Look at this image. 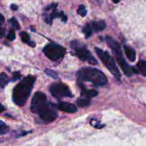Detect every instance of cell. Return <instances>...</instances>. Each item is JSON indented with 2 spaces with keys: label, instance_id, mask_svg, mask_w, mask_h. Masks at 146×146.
Wrapping results in <instances>:
<instances>
[{
  "label": "cell",
  "instance_id": "cell-13",
  "mask_svg": "<svg viewBox=\"0 0 146 146\" xmlns=\"http://www.w3.org/2000/svg\"><path fill=\"white\" fill-rule=\"evenodd\" d=\"M92 30L96 31V32H100V31L103 30L106 27V24L104 21H98V22H92L90 24Z\"/></svg>",
  "mask_w": 146,
  "mask_h": 146
},
{
  "label": "cell",
  "instance_id": "cell-23",
  "mask_svg": "<svg viewBox=\"0 0 146 146\" xmlns=\"http://www.w3.org/2000/svg\"><path fill=\"white\" fill-rule=\"evenodd\" d=\"M90 124L95 127H96V128H101V127H102L104 126L102 125V124L99 121H98L97 120H94V119H92L90 120Z\"/></svg>",
  "mask_w": 146,
  "mask_h": 146
},
{
  "label": "cell",
  "instance_id": "cell-32",
  "mask_svg": "<svg viewBox=\"0 0 146 146\" xmlns=\"http://www.w3.org/2000/svg\"><path fill=\"white\" fill-rule=\"evenodd\" d=\"M112 1H113V2H114V3H115V4L118 3V2H120V0H112Z\"/></svg>",
  "mask_w": 146,
  "mask_h": 146
},
{
  "label": "cell",
  "instance_id": "cell-4",
  "mask_svg": "<svg viewBox=\"0 0 146 146\" xmlns=\"http://www.w3.org/2000/svg\"><path fill=\"white\" fill-rule=\"evenodd\" d=\"M50 105L47 102V96L42 92H36L34 95L31 102V111L35 114H41Z\"/></svg>",
  "mask_w": 146,
  "mask_h": 146
},
{
  "label": "cell",
  "instance_id": "cell-16",
  "mask_svg": "<svg viewBox=\"0 0 146 146\" xmlns=\"http://www.w3.org/2000/svg\"><path fill=\"white\" fill-rule=\"evenodd\" d=\"M138 71L141 73L143 76L146 77V62L143 60H140L137 64Z\"/></svg>",
  "mask_w": 146,
  "mask_h": 146
},
{
  "label": "cell",
  "instance_id": "cell-26",
  "mask_svg": "<svg viewBox=\"0 0 146 146\" xmlns=\"http://www.w3.org/2000/svg\"><path fill=\"white\" fill-rule=\"evenodd\" d=\"M15 36H16V35H15V31H14L13 29H12V30L9 31V34H8V35H7L8 40H10V41H13V40L15 39Z\"/></svg>",
  "mask_w": 146,
  "mask_h": 146
},
{
  "label": "cell",
  "instance_id": "cell-25",
  "mask_svg": "<svg viewBox=\"0 0 146 146\" xmlns=\"http://www.w3.org/2000/svg\"><path fill=\"white\" fill-rule=\"evenodd\" d=\"M9 22H10V23L12 24V25L13 26V27H15V29H19V23H18L17 20L15 18H12V19L9 20Z\"/></svg>",
  "mask_w": 146,
  "mask_h": 146
},
{
  "label": "cell",
  "instance_id": "cell-15",
  "mask_svg": "<svg viewBox=\"0 0 146 146\" xmlns=\"http://www.w3.org/2000/svg\"><path fill=\"white\" fill-rule=\"evenodd\" d=\"M82 96H85L86 98H94L98 95V92L96 90H86L85 88H82V92H81Z\"/></svg>",
  "mask_w": 146,
  "mask_h": 146
},
{
  "label": "cell",
  "instance_id": "cell-9",
  "mask_svg": "<svg viewBox=\"0 0 146 146\" xmlns=\"http://www.w3.org/2000/svg\"><path fill=\"white\" fill-rule=\"evenodd\" d=\"M39 115L41 117L42 120H44V122H47V123L54 121L56 119V117H57V112H56L55 110V108H54V105L51 103H50L48 107L44 110L41 114Z\"/></svg>",
  "mask_w": 146,
  "mask_h": 146
},
{
  "label": "cell",
  "instance_id": "cell-19",
  "mask_svg": "<svg viewBox=\"0 0 146 146\" xmlns=\"http://www.w3.org/2000/svg\"><path fill=\"white\" fill-rule=\"evenodd\" d=\"M9 128L7 125H6V123H4L3 121L0 120V135H2L7 134V133L9 132Z\"/></svg>",
  "mask_w": 146,
  "mask_h": 146
},
{
  "label": "cell",
  "instance_id": "cell-22",
  "mask_svg": "<svg viewBox=\"0 0 146 146\" xmlns=\"http://www.w3.org/2000/svg\"><path fill=\"white\" fill-rule=\"evenodd\" d=\"M20 37H21V40L23 42L25 43H27L29 42V35H28L27 32H22L20 33Z\"/></svg>",
  "mask_w": 146,
  "mask_h": 146
},
{
  "label": "cell",
  "instance_id": "cell-8",
  "mask_svg": "<svg viewBox=\"0 0 146 146\" xmlns=\"http://www.w3.org/2000/svg\"><path fill=\"white\" fill-rule=\"evenodd\" d=\"M115 53L116 58H117V62H118L119 65L120 66L123 72H124L127 76L130 77L132 76L133 74H137L138 70H135V68H134V67H130V66L128 65V64L125 62V60H124L123 54H122L121 50L115 52Z\"/></svg>",
  "mask_w": 146,
  "mask_h": 146
},
{
  "label": "cell",
  "instance_id": "cell-7",
  "mask_svg": "<svg viewBox=\"0 0 146 146\" xmlns=\"http://www.w3.org/2000/svg\"><path fill=\"white\" fill-rule=\"evenodd\" d=\"M75 54L78 56V58L82 61H87L92 65H95V64H98V61L96 60V59L92 56V54L85 47L78 46L75 48Z\"/></svg>",
  "mask_w": 146,
  "mask_h": 146
},
{
  "label": "cell",
  "instance_id": "cell-29",
  "mask_svg": "<svg viewBox=\"0 0 146 146\" xmlns=\"http://www.w3.org/2000/svg\"><path fill=\"white\" fill-rule=\"evenodd\" d=\"M5 29L2 28V29H0V38H1V37H3V36H5Z\"/></svg>",
  "mask_w": 146,
  "mask_h": 146
},
{
  "label": "cell",
  "instance_id": "cell-27",
  "mask_svg": "<svg viewBox=\"0 0 146 146\" xmlns=\"http://www.w3.org/2000/svg\"><path fill=\"white\" fill-rule=\"evenodd\" d=\"M4 22H5V17L2 14H0V29H2V26L3 25Z\"/></svg>",
  "mask_w": 146,
  "mask_h": 146
},
{
  "label": "cell",
  "instance_id": "cell-31",
  "mask_svg": "<svg viewBox=\"0 0 146 146\" xmlns=\"http://www.w3.org/2000/svg\"><path fill=\"white\" fill-rule=\"evenodd\" d=\"M17 6L16 5H11V9H12V10L14 11H16L17 9Z\"/></svg>",
  "mask_w": 146,
  "mask_h": 146
},
{
  "label": "cell",
  "instance_id": "cell-30",
  "mask_svg": "<svg viewBox=\"0 0 146 146\" xmlns=\"http://www.w3.org/2000/svg\"><path fill=\"white\" fill-rule=\"evenodd\" d=\"M5 107H4L2 104L0 103V113H2V112L5 111Z\"/></svg>",
  "mask_w": 146,
  "mask_h": 146
},
{
  "label": "cell",
  "instance_id": "cell-18",
  "mask_svg": "<svg viewBox=\"0 0 146 146\" xmlns=\"http://www.w3.org/2000/svg\"><path fill=\"white\" fill-rule=\"evenodd\" d=\"M90 100L88 98H79V99L77 100V103L79 105L80 107H82V108H85V107L88 106L90 105Z\"/></svg>",
  "mask_w": 146,
  "mask_h": 146
},
{
  "label": "cell",
  "instance_id": "cell-5",
  "mask_svg": "<svg viewBox=\"0 0 146 146\" xmlns=\"http://www.w3.org/2000/svg\"><path fill=\"white\" fill-rule=\"evenodd\" d=\"M44 54L52 61H57L65 54V49L57 44H49L43 50Z\"/></svg>",
  "mask_w": 146,
  "mask_h": 146
},
{
  "label": "cell",
  "instance_id": "cell-24",
  "mask_svg": "<svg viewBox=\"0 0 146 146\" xmlns=\"http://www.w3.org/2000/svg\"><path fill=\"white\" fill-rule=\"evenodd\" d=\"M45 73L47 74L48 76H50L51 78H56L57 77V73L56 72L52 71L51 70H45Z\"/></svg>",
  "mask_w": 146,
  "mask_h": 146
},
{
  "label": "cell",
  "instance_id": "cell-21",
  "mask_svg": "<svg viewBox=\"0 0 146 146\" xmlns=\"http://www.w3.org/2000/svg\"><path fill=\"white\" fill-rule=\"evenodd\" d=\"M78 13L80 15L81 17H85L87 15V10H86V8L83 5H80L78 9Z\"/></svg>",
  "mask_w": 146,
  "mask_h": 146
},
{
  "label": "cell",
  "instance_id": "cell-3",
  "mask_svg": "<svg viewBox=\"0 0 146 146\" xmlns=\"http://www.w3.org/2000/svg\"><path fill=\"white\" fill-rule=\"evenodd\" d=\"M95 52L98 54V57H100L101 60L102 61L103 64H105V67H107L108 70L111 72L112 75H114L117 79L120 80L121 78V75H120V71H119L118 68H117V65H116L115 62L114 60L113 57L110 55L109 53L107 52L104 51V50H101V49L95 47Z\"/></svg>",
  "mask_w": 146,
  "mask_h": 146
},
{
  "label": "cell",
  "instance_id": "cell-2",
  "mask_svg": "<svg viewBox=\"0 0 146 146\" xmlns=\"http://www.w3.org/2000/svg\"><path fill=\"white\" fill-rule=\"evenodd\" d=\"M80 80L87 81L97 86H103L108 83V79L102 72L94 68H83L78 72Z\"/></svg>",
  "mask_w": 146,
  "mask_h": 146
},
{
  "label": "cell",
  "instance_id": "cell-10",
  "mask_svg": "<svg viewBox=\"0 0 146 146\" xmlns=\"http://www.w3.org/2000/svg\"><path fill=\"white\" fill-rule=\"evenodd\" d=\"M57 108L62 112L68 113H74L77 111V108L74 105L68 102H62L57 105Z\"/></svg>",
  "mask_w": 146,
  "mask_h": 146
},
{
  "label": "cell",
  "instance_id": "cell-12",
  "mask_svg": "<svg viewBox=\"0 0 146 146\" xmlns=\"http://www.w3.org/2000/svg\"><path fill=\"white\" fill-rule=\"evenodd\" d=\"M106 42L108 44V47L114 51V52L118 51L120 50V46L119 43H117L114 39H113L110 36H108L106 38Z\"/></svg>",
  "mask_w": 146,
  "mask_h": 146
},
{
  "label": "cell",
  "instance_id": "cell-14",
  "mask_svg": "<svg viewBox=\"0 0 146 146\" xmlns=\"http://www.w3.org/2000/svg\"><path fill=\"white\" fill-rule=\"evenodd\" d=\"M124 50L127 59L130 61L134 62L136 59V53L135 50L131 47H127V46H124Z\"/></svg>",
  "mask_w": 146,
  "mask_h": 146
},
{
  "label": "cell",
  "instance_id": "cell-1",
  "mask_svg": "<svg viewBox=\"0 0 146 146\" xmlns=\"http://www.w3.org/2000/svg\"><path fill=\"white\" fill-rule=\"evenodd\" d=\"M35 79V77L27 76L15 87L12 98L16 105L19 106L25 105L33 88Z\"/></svg>",
  "mask_w": 146,
  "mask_h": 146
},
{
  "label": "cell",
  "instance_id": "cell-28",
  "mask_svg": "<svg viewBox=\"0 0 146 146\" xmlns=\"http://www.w3.org/2000/svg\"><path fill=\"white\" fill-rule=\"evenodd\" d=\"M20 74H19V72H15L13 74V78H14V80H17L19 79V78H20Z\"/></svg>",
  "mask_w": 146,
  "mask_h": 146
},
{
  "label": "cell",
  "instance_id": "cell-11",
  "mask_svg": "<svg viewBox=\"0 0 146 146\" xmlns=\"http://www.w3.org/2000/svg\"><path fill=\"white\" fill-rule=\"evenodd\" d=\"M56 17H59L60 18V19H62V20L63 21V22H66L67 19V16H66L64 14V12H58L57 11V9H53L52 12L51 14L50 15V16H49L48 18H46L45 19V21L47 22H48V23L51 24L52 23V19H54V18H56Z\"/></svg>",
  "mask_w": 146,
  "mask_h": 146
},
{
  "label": "cell",
  "instance_id": "cell-20",
  "mask_svg": "<svg viewBox=\"0 0 146 146\" xmlns=\"http://www.w3.org/2000/svg\"><path fill=\"white\" fill-rule=\"evenodd\" d=\"M92 29L91 27L90 24H87L83 28V32L85 33V35H86V37L88 38L90 36L92 35Z\"/></svg>",
  "mask_w": 146,
  "mask_h": 146
},
{
  "label": "cell",
  "instance_id": "cell-17",
  "mask_svg": "<svg viewBox=\"0 0 146 146\" xmlns=\"http://www.w3.org/2000/svg\"><path fill=\"white\" fill-rule=\"evenodd\" d=\"M9 82V78L5 73L2 72L0 74V86L5 88Z\"/></svg>",
  "mask_w": 146,
  "mask_h": 146
},
{
  "label": "cell",
  "instance_id": "cell-6",
  "mask_svg": "<svg viewBox=\"0 0 146 146\" xmlns=\"http://www.w3.org/2000/svg\"><path fill=\"white\" fill-rule=\"evenodd\" d=\"M50 92L53 96L57 98L72 97V94L68 87L65 84L62 83V82L53 84L50 88Z\"/></svg>",
  "mask_w": 146,
  "mask_h": 146
}]
</instances>
